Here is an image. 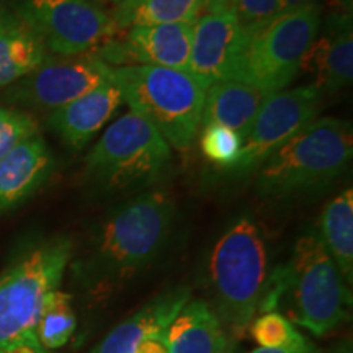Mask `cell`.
Masks as SVG:
<instances>
[{
	"instance_id": "obj_1",
	"label": "cell",
	"mask_w": 353,
	"mask_h": 353,
	"mask_svg": "<svg viewBox=\"0 0 353 353\" xmlns=\"http://www.w3.org/2000/svg\"><path fill=\"white\" fill-rule=\"evenodd\" d=\"M176 206L164 190H149L114 208L95 229L76 273L95 296L113 293L151 267L169 242Z\"/></svg>"
},
{
	"instance_id": "obj_2",
	"label": "cell",
	"mask_w": 353,
	"mask_h": 353,
	"mask_svg": "<svg viewBox=\"0 0 353 353\" xmlns=\"http://www.w3.org/2000/svg\"><path fill=\"white\" fill-rule=\"evenodd\" d=\"M270 283V255L262 229L241 216L218 237L208 259L213 311L232 339L250 329Z\"/></svg>"
},
{
	"instance_id": "obj_3",
	"label": "cell",
	"mask_w": 353,
	"mask_h": 353,
	"mask_svg": "<svg viewBox=\"0 0 353 353\" xmlns=\"http://www.w3.org/2000/svg\"><path fill=\"white\" fill-rule=\"evenodd\" d=\"M353 132L339 118H316L255 172L259 195L290 200L334 185L350 169Z\"/></svg>"
},
{
	"instance_id": "obj_4",
	"label": "cell",
	"mask_w": 353,
	"mask_h": 353,
	"mask_svg": "<svg viewBox=\"0 0 353 353\" xmlns=\"http://www.w3.org/2000/svg\"><path fill=\"white\" fill-rule=\"evenodd\" d=\"M105 74L130 112L156 128L170 148L187 151L193 144L206 88L192 74L156 65H107Z\"/></svg>"
},
{
	"instance_id": "obj_5",
	"label": "cell",
	"mask_w": 353,
	"mask_h": 353,
	"mask_svg": "<svg viewBox=\"0 0 353 353\" xmlns=\"http://www.w3.org/2000/svg\"><path fill=\"white\" fill-rule=\"evenodd\" d=\"M283 293L291 301V321L314 335H325L348 317L350 291L319 234L307 232L296 241L290 262L270 276L262 311Z\"/></svg>"
},
{
	"instance_id": "obj_6",
	"label": "cell",
	"mask_w": 353,
	"mask_h": 353,
	"mask_svg": "<svg viewBox=\"0 0 353 353\" xmlns=\"http://www.w3.org/2000/svg\"><path fill=\"white\" fill-rule=\"evenodd\" d=\"M321 28L322 6H306L242 30L226 79L249 83L267 95L285 90L301 70L304 56Z\"/></svg>"
},
{
	"instance_id": "obj_7",
	"label": "cell",
	"mask_w": 353,
	"mask_h": 353,
	"mask_svg": "<svg viewBox=\"0 0 353 353\" xmlns=\"http://www.w3.org/2000/svg\"><path fill=\"white\" fill-rule=\"evenodd\" d=\"M172 148L156 128L128 112L103 131L83 161V176L99 193H126L161 182Z\"/></svg>"
},
{
	"instance_id": "obj_8",
	"label": "cell",
	"mask_w": 353,
	"mask_h": 353,
	"mask_svg": "<svg viewBox=\"0 0 353 353\" xmlns=\"http://www.w3.org/2000/svg\"><path fill=\"white\" fill-rule=\"evenodd\" d=\"M70 259L72 242L54 237L34 245L0 276V352L17 345L39 347V316L50 294L59 290Z\"/></svg>"
},
{
	"instance_id": "obj_9",
	"label": "cell",
	"mask_w": 353,
	"mask_h": 353,
	"mask_svg": "<svg viewBox=\"0 0 353 353\" xmlns=\"http://www.w3.org/2000/svg\"><path fill=\"white\" fill-rule=\"evenodd\" d=\"M12 6L48 54H87L118 34L112 15L99 0H13Z\"/></svg>"
},
{
	"instance_id": "obj_10",
	"label": "cell",
	"mask_w": 353,
	"mask_h": 353,
	"mask_svg": "<svg viewBox=\"0 0 353 353\" xmlns=\"http://www.w3.org/2000/svg\"><path fill=\"white\" fill-rule=\"evenodd\" d=\"M322 100L324 94L311 83L285 88L268 97L245 134L241 159L228 174L232 176L255 174L273 152L319 118Z\"/></svg>"
},
{
	"instance_id": "obj_11",
	"label": "cell",
	"mask_w": 353,
	"mask_h": 353,
	"mask_svg": "<svg viewBox=\"0 0 353 353\" xmlns=\"http://www.w3.org/2000/svg\"><path fill=\"white\" fill-rule=\"evenodd\" d=\"M105 68L94 52L48 56L32 74L7 87L3 99L13 107L51 113L107 82Z\"/></svg>"
},
{
	"instance_id": "obj_12",
	"label": "cell",
	"mask_w": 353,
	"mask_h": 353,
	"mask_svg": "<svg viewBox=\"0 0 353 353\" xmlns=\"http://www.w3.org/2000/svg\"><path fill=\"white\" fill-rule=\"evenodd\" d=\"M192 26L187 23L132 26L121 32V38H110L101 43L94 56L107 65H156L188 72Z\"/></svg>"
},
{
	"instance_id": "obj_13",
	"label": "cell",
	"mask_w": 353,
	"mask_h": 353,
	"mask_svg": "<svg viewBox=\"0 0 353 353\" xmlns=\"http://www.w3.org/2000/svg\"><path fill=\"white\" fill-rule=\"evenodd\" d=\"M352 0H337V10L325 19L324 32L303 59L301 70H307L312 83L324 95L343 90L353 79V33Z\"/></svg>"
},
{
	"instance_id": "obj_14",
	"label": "cell",
	"mask_w": 353,
	"mask_h": 353,
	"mask_svg": "<svg viewBox=\"0 0 353 353\" xmlns=\"http://www.w3.org/2000/svg\"><path fill=\"white\" fill-rule=\"evenodd\" d=\"M241 38L242 28L234 12L205 10L192 26L188 72L205 88L224 81Z\"/></svg>"
},
{
	"instance_id": "obj_15",
	"label": "cell",
	"mask_w": 353,
	"mask_h": 353,
	"mask_svg": "<svg viewBox=\"0 0 353 353\" xmlns=\"http://www.w3.org/2000/svg\"><path fill=\"white\" fill-rule=\"evenodd\" d=\"M121 105V94L107 81L64 107L52 110L46 123L70 151H81L103 130Z\"/></svg>"
},
{
	"instance_id": "obj_16",
	"label": "cell",
	"mask_w": 353,
	"mask_h": 353,
	"mask_svg": "<svg viewBox=\"0 0 353 353\" xmlns=\"http://www.w3.org/2000/svg\"><path fill=\"white\" fill-rule=\"evenodd\" d=\"M54 157L41 136L23 141L0 161V213L34 195L50 179Z\"/></svg>"
},
{
	"instance_id": "obj_17",
	"label": "cell",
	"mask_w": 353,
	"mask_h": 353,
	"mask_svg": "<svg viewBox=\"0 0 353 353\" xmlns=\"http://www.w3.org/2000/svg\"><path fill=\"white\" fill-rule=\"evenodd\" d=\"M188 301L190 290L182 286L159 294L110 330L92 353H136L144 337L165 332L174 317Z\"/></svg>"
},
{
	"instance_id": "obj_18",
	"label": "cell",
	"mask_w": 353,
	"mask_h": 353,
	"mask_svg": "<svg viewBox=\"0 0 353 353\" xmlns=\"http://www.w3.org/2000/svg\"><path fill=\"white\" fill-rule=\"evenodd\" d=\"M169 353H226L232 345L223 324L206 301L190 299L167 327Z\"/></svg>"
},
{
	"instance_id": "obj_19",
	"label": "cell",
	"mask_w": 353,
	"mask_h": 353,
	"mask_svg": "<svg viewBox=\"0 0 353 353\" xmlns=\"http://www.w3.org/2000/svg\"><path fill=\"white\" fill-rule=\"evenodd\" d=\"M268 97L244 82L224 79L211 83L205 94L201 125L226 126L244 139Z\"/></svg>"
},
{
	"instance_id": "obj_20",
	"label": "cell",
	"mask_w": 353,
	"mask_h": 353,
	"mask_svg": "<svg viewBox=\"0 0 353 353\" xmlns=\"http://www.w3.org/2000/svg\"><path fill=\"white\" fill-rule=\"evenodd\" d=\"M205 6L206 0H120L110 15L120 34L132 26L193 25L205 12Z\"/></svg>"
},
{
	"instance_id": "obj_21",
	"label": "cell",
	"mask_w": 353,
	"mask_h": 353,
	"mask_svg": "<svg viewBox=\"0 0 353 353\" xmlns=\"http://www.w3.org/2000/svg\"><path fill=\"white\" fill-rule=\"evenodd\" d=\"M322 244L347 285L353 278V190L348 187L324 206L321 214Z\"/></svg>"
},
{
	"instance_id": "obj_22",
	"label": "cell",
	"mask_w": 353,
	"mask_h": 353,
	"mask_svg": "<svg viewBox=\"0 0 353 353\" xmlns=\"http://www.w3.org/2000/svg\"><path fill=\"white\" fill-rule=\"evenodd\" d=\"M48 56L43 43L20 19L0 26V88L32 74Z\"/></svg>"
},
{
	"instance_id": "obj_23",
	"label": "cell",
	"mask_w": 353,
	"mask_h": 353,
	"mask_svg": "<svg viewBox=\"0 0 353 353\" xmlns=\"http://www.w3.org/2000/svg\"><path fill=\"white\" fill-rule=\"evenodd\" d=\"M77 327L76 312L72 309V298L69 293L52 291L44 304L37 325V341L44 352L64 347Z\"/></svg>"
},
{
	"instance_id": "obj_24",
	"label": "cell",
	"mask_w": 353,
	"mask_h": 353,
	"mask_svg": "<svg viewBox=\"0 0 353 353\" xmlns=\"http://www.w3.org/2000/svg\"><path fill=\"white\" fill-rule=\"evenodd\" d=\"M196 138L200 141V151L206 161L224 172L231 170L241 159L244 139L226 126L206 123L201 125Z\"/></svg>"
},
{
	"instance_id": "obj_25",
	"label": "cell",
	"mask_w": 353,
	"mask_h": 353,
	"mask_svg": "<svg viewBox=\"0 0 353 353\" xmlns=\"http://www.w3.org/2000/svg\"><path fill=\"white\" fill-rule=\"evenodd\" d=\"M250 334L255 342L263 348H283L294 350L309 345V342L294 329L291 321L281 316L280 312H263L250 325Z\"/></svg>"
},
{
	"instance_id": "obj_26",
	"label": "cell",
	"mask_w": 353,
	"mask_h": 353,
	"mask_svg": "<svg viewBox=\"0 0 353 353\" xmlns=\"http://www.w3.org/2000/svg\"><path fill=\"white\" fill-rule=\"evenodd\" d=\"M39 134L38 123L19 108L0 107V161L23 141Z\"/></svg>"
},
{
	"instance_id": "obj_27",
	"label": "cell",
	"mask_w": 353,
	"mask_h": 353,
	"mask_svg": "<svg viewBox=\"0 0 353 353\" xmlns=\"http://www.w3.org/2000/svg\"><path fill=\"white\" fill-rule=\"evenodd\" d=\"M232 12L241 28L249 30L268 23L286 10L283 0H236Z\"/></svg>"
},
{
	"instance_id": "obj_28",
	"label": "cell",
	"mask_w": 353,
	"mask_h": 353,
	"mask_svg": "<svg viewBox=\"0 0 353 353\" xmlns=\"http://www.w3.org/2000/svg\"><path fill=\"white\" fill-rule=\"evenodd\" d=\"M164 334L165 332H159L144 337L143 341L139 342L136 353H169Z\"/></svg>"
},
{
	"instance_id": "obj_29",
	"label": "cell",
	"mask_w": 353,
	"mask_h": 353,
	"mask_svg": "<svg viewBox=\"0 0 353 353\" xmlns=\"http://www.w3.org/2000/svg\"><path fill=\"white\" fill-rule=\"evenodd\" d=\"M17 20H19V17L15 15L12 3L8 0H0V26L13 23Z\"/></svg>"
},
{
	"instance_id": "obj_30",
	"label": "cell",
	"mask_w": 353,
	"mask_h": 353,
	"mask_svg": "<svg viewBox=\"0 0 353 353\" xmlns=\"http://www.w3.org/2000/svg\"><path fill=\"white\" fill-rule=\"evenodd\" d=\"M236 0H206L205 10L213 12H232Z\"/></svg>"
},
{
	"instance_id": "obj_31",
	"label": "cell",
	"mask_w": 353,
	"mask_h": 353,
	"mask_svg": "<svg viewBox=\"0 0 353 353\" xmlns=\"http://www.w3.org/2000/svg\"><path fill=\"white\" fill-rule=\"evenodd\" d=\"M250 353H317L314 347L309 343V345L303 347V348H294V350H283V348H263L259 347L257 350L250 352Z\"/></svg>"
},
{
	"instance_id": "obj_32",
	"label": "cell",
	"mask_w": 353,
	"mask_h": 353,
	"mask_svg": "<svg viewBox=\"0 0 353 353\" xmlns=\"http://www.w3.org/2000/svg\"><path fill=\"white\" fill-rule=\"evenodd\" d=\"M324 0H283L285 10H293V8L306 7V6H321Z\"/></svg>"
},
{
	"instance_id": "obj_33",
	"label": "cell",
	"mask_w": 353,
	"mask_h": 353,
	"mask_svg": "<svg viewBox=\"0 0 353 353\" xmlns=\"http://www.w3.org/2000/svg\"><path fill=\"white\" fill-rule=\"evenodd\" d=\"M0 353H46V352H44L43 348L33 347V345H17V347L7 348V350Z\"/></svg>"
},
{
	"instance_id": "obj_34",
	"label": "cell",
	"mask_w": 353,
	"mask_h": 353,
	"mask_svg": "<svg viewBox=\"0 0 353 353\" xmlns=\"http://www.w3.org/2000/svg\"><path fill=\"white\" fill-rule=\"evenodd\" d=\"M101 3H110V6H114V3H118L120 0H99Z\"/></svg>"
},
{
	"instance_id": "obj_35",
	"label": "cell",
	"mask_w": 353,
	"mask_h": 353,
	"mask_svg": "<svg viewBox=\"0 0 353 353\" xmlns=\"http://www.w3.org/2000/svg\"><path fill=\"white\" fill-rule=\"evenodd\" d=\"M226 353H234V347H232V345H231V347H229V348H228V352H226Z\"/></svg>"
},
{
	"instance_id": "obj_36",
	"label": "cell",
	"mask_w": 353,
	"mask_h": 353,
	"mask_svg": "<svg viewBox=\"0 0 353 353\" xmlns=\"http://www.w3.org/2000/svg\"><path fill=\"white\" fill-rule=\"evenodd\" d=\"M46 353H50V352H46Z\"/></svg>"
}]
</instances>
